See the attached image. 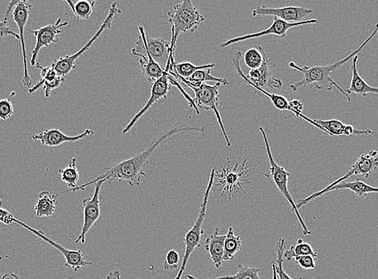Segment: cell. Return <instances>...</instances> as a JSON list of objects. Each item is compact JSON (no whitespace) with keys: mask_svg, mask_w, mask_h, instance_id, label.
<instances>
[{"mask_svg":"<svg viewBox=\"0 0 378 279\" xmlns=\"http://www.w3.org/2000/svg\"><path fill=\"white\" fill-rule=\"evenodd\" d=\"M14 114L13 105L10 99L0 100V118L7 120Z\"/></svg>","mask_w":378,"mask_h":279,"instance_id":"cell-35","label":"cell"},{"mask_svg":"<svg viewBox=\"0 0 378 279\" xmlns=\"http://www.w3.org/2000/svg\"><path fill=\"white\" fill-rule=\"evenodd\" d=\"M289 104L291 109L294 110L295 112L300 114H302L303 109H304V104L302 102H301V101L297 99H294L293 101H291V102H289Z\"/></svg>","mask_w":378,"mask_h":279,"instance_id":"cell-39","label":"cell"},{"mask_svg":"<svg viewBox=\"0 0 378 279\" xmlns=\"http://www.w3.org/2000/svg\"><path fill=\"white\" fill-rule=\"evenodd\" d=\"M121 12V10H119L117 8V3H113L111 8H109V14L107 18L105 19L103 25L100 27L98 31L95 33V35L91 38L90 41H88L87 44H85V45L81 48V49L78 52H76V54L65 57H60V59H56L54 62H52L51 66L54 69L56 74L61 76V78H65V76L68 75L71 71H73L76 68V61L78 60L85 52L90 49L91 45L94 44V42L96 41L100 36H101L102 33L105 30L111 28L114 17H116L117 14Z\"/></svg>","mask_w":378,"mask_h":279,"instance_id":"cell-8","label":"cell"},{"mask_svg":"<svg viewBox=\"0 0 378 279\" xmlns=\"http://www.w3.org/2000/svg\"><path fill=\"white\" fill-rule=\"evenodd\" d=\"M348 189L355 194L358 196H366L368 194H378V187H372L366 184L365 182H362L360 179H357L353 182H342L332 187H326L322 191L315 192L313 195L309 196L307 198L301 199L296 203V207L301 208V207L307 205L310 201L318 198V197L322 196L328 192L336 190Z\"/></svg>","mask_w":378,"mask_h":279,"instance_id":"cell-16","label":"cell"},{"mask_svg":"<svg viewBox=\"0 0 378 279\" xmlns=\"http://www.w3.org/2000/svg\"><path fill=\"white\" fill-rule=\"evenodd\" d=\"M186 277H187V278H188V279H199V278H197L193 277V276H190V274H187Z\"/></svg>","mask_w":378,"mask_h":279,"instance_id":"cell-45","label":"cell"},{"mask_svg":"<svg viewBox=\"0 0 378 279\" xmlns=\"http://www.w3.org/2000/svg\"><path fill=\"white\" fill-rule=\"evenodd\" d=\"M106 180H99L95 184L94 196L87 197L83 200L84 208V223L81 228V234L75 240V244L81 242L85 243L86 234L90 232L91 228L101 218V209H100L99 194L102 185L106 182Z\"/></svg>","mask_w":378,"mask_h":279,"instance_id":"cell-10","label":"cell"},{"mask_svg":"<svg viewBox=\"0 0 378 279\" xmlns=\"http://www.w3.org/2000/svg\"><path fill=\"white\" fill-rule=\"evenodd\" d=\"M7 36L15 37L17 39L20 40V36L14 32L8 26V21H0V37H6Z\"/></svg>","mask_w":378,"mask_h":279,"instance_id":"cell-38","label":"cell"},{"mask_svg":"<svg viewBox=\"0 0 378 279\" xmlns=\"http://www.w3.org/2000/svg\"><path fill=\"white\" fill-rule=\"evenodd\" d=\"M378 168V150L371 151L367 154H362L360 158L356 161L348 171L347 174L339 178L338 180L328 185V187H332L339 183H342L348 179L352 176L361 175L368 178L371 175V173L377 170Z\"/></svg>","mask_w":378,"mask_h":279,"instance_id":"cell-17","label":"cell"},{"mask_svg":"<svg viewBox=\"0 0 378 279\" xmlns=\"http://www.w3.org/2000/svg\"><path fill=\"white\" fill-rule=\"evenodd\" d=\"M171 65V63L170 61V63L165 70L164 75H162L160 79H158L156 83H153L151 97L149 100L147 101L145 107H143L140 112H138L136 114V116L132 119V121L129 123L127 126L123 130V134H125L130 132L133 127L138 123V120H140L143 115H145L148 110L151 109L153 105H154L156 102H159L160 100L167 99V96L169 93L171 85L169 73Z\"/></svg>","mask_w":378,"mask_h":279,"instance_id":"cell-11","label":"cell"},{"mask_svg":"<svg viewBox=\"0 0 378 279\" xmlns=\"http://www.w3.org/2000/svg\"><path fill=\"white\" fill-rule=\"evenodd\" d=\"M313 13L312 9L303 7H286L272 8L265 6H258L252 12V17L272 16L288 23H300Z\"/></svg>","mask_w":378,"mask_h":279,"instance_id":"cell-15","label":"cell"},{"mask_svg":"<svg viewBox=\"0 0 378 279\" xmlns=\"http://www.w3.org/2000/svg\"><path fill=\"white\" fill-rule=\"evenodd\" d=\"M4 258L10 259V260L12 259V258L7 256V255H3V256L0 257V261H2V260Z\"/></svg>","mask_w":378,"mask_h":279,"instance_id":"cell-44","label":"cell"},{"mask_svg":"<svg viewBox=\"0 0 378 279\" xmlns=\"http://www.w3.org/2000/svg\"><path fill=\"white\" fill-rule=\"evenodd\" d=\"M311 255L315 258H317V254L314 251V249L311 245L304 242L302 239H299L297 243L291 247L288 250H285L284 258L286 261H291V259L300 256H306Z\"/></svg>","mask_w":378,"mask_h":279,"instance_id":"cell-29","label":"cell"},{"mask_svg":"<svg viewBox=\"0 0 378 279\" xmlns=\"http://www.w3.org/2000/svg\"><path fill=\"white\" fill-rule=\"evenodd\" d=\"M17 218L14 216L10 211H8L6 209L0 208V223L11 225L12 223H15Z\"/></svg>","mask_w":378,"mask_h":279,"instance_id":"cell-37","label":"cell"},{"mask_svg":"<svg viewBox=\"0 0 378 279\" xmlns=\"http://www.w3.org/2000/svg\"><path fill=\"white\" fill-rule=\"evenodd\" d=\"M59 173L61 176V180L65 183L67 187H69V190L61 192V194H57V196L65 194V192H72L78 187V182L79 180L80 175L78 167H76V158H72L69 163L68 166L60 169Z\"/></svg>","mask_w":378,"mask_h":279,"instance_id":"cell-26","label":"cell"},{"mask_svg":"<svg viewBox=\"0 0 378 279\" xmlns=\"http://www.w3.org/2000/svg\"><path fill=\"white\" fill-rule=\"evenodd\" d=\"M167 16L171 25V50L175 54L176 41L181 33L195 32L204 21V18L191 0H184L177 4Z\"/></svg>","mask_w":378,"mask_h":279,"instance_id":"cell-3","label":"cell"},{"mask_svg":"<svg viewBox=\"0 0 378 279\" xmlns=\"http://www.w3.org/2000/svg\"><path fill=\"white\" fill-rule=\"evenodd\" d=\"M61 19L56 21L54 25H48L45 27L38 28L36 30H28L36 37V43L34 49L32 51L30 64L32 66L36 65V59L39 52L43 48L50 46L51 44L59 42V35L62 31L60 28L68 25V22L61 23Z\"/></svg>","mask_w":378,"mask_h":279,"instance_id":"cell-14","label":"cell"},{"mask_svg":"<svg viewBox=\"0 0 378 279\" xmlns=\"http://www.w3.org/2000/svg\"><path fill=\"white\" fill-rule=\"evenodd\" d=\"M296 264L304 269H314L315 268V258L311 255L295 258Z\"/></svg>","mask_w":378,"mask_h":279,"instance_id":"cell-36","label":"cell"},{"mask_svg":"<svg viewBox=\"0 0 378 279\" xmlns=\"http://www.w3.org/2000/svg\"><path fill=\"white\" fill-rule=\"evenodd\" d=\"M242 249V240L239 236L234 234L233 227H229L224 240L223 261H232L235 255Z\"/></svg>","mask_w":378,"mask_h":279,"instance_id":"cell-27","label":"cell"},{"mask_svg":"<svg viewBox=\"0 0 378 279\" xmlns=\"http://www.w3.org/2000/svg\"><path fill=\"white\" fill-rule=\"evenodd\" d=\"M182 86H188L193 90L195 97L193 99L194 103L199 108L207 110H213L218 120L220 127H221L223 136L226 138L228 147H231V143L227 136L226 129H224L221 114L219 113L218 94L219 88L221 84L216 83L214 85H209L207 83L200 84L198 86H193L188 83H183Z\"/></svg>","mask_w":378,"mask_h":279,"instance_id":"cell-7","label":"cell"},{"mask_svg":"<svg viewBox=\"0 0 378 279\" xmlns=\"http://www.w3.org/2000/svg\"><path fill=\"white\" fill-rule=\"evenodd\" d=\"M1 205H2V200H1V198H0V208H1Z\"/></svg>","mask_w":378,"mask_h":279,"instance_id":"cell-46","label":"cell"},{"mask_svg":"<svg viewBox=\"0 0 378 279\" xmlns=\"http://www.w3.org/2000/svg\"><path fill=\"white\" fill-rule=\"evenodd\" d=\"M1 279H22V278L19 277L16 273H8L4 274V276L2 277Z\"/></svg>","mask_w":378,"mask_h":279,"instance_id":"cell-42","label":"cell"},{"mask_svg":"<svg viewBox=\"0 0 378 279\" xmlns=\"http://www.w3.org/2000/svg\"><path fill=\"white\" fill-rule=\"evenodd\" d=\"M276 251L277 258L275 262H273L274 264L275 271L277 273V277L280 279H291L284 271V267H282V263H284V254L285 252V239L280 238L277 240L276 243Z\"/></svg>","mask_w":378,"mask_h":279,"instance_id":"cell-33","label":"cell"},{"mask_svg":"<svg viewBox=\"0 0 378 279\" xmlns=\"http://www.w3.org/2000/svg\"><path fill=\"white\" fill-rule=\"evenodd\" d=\"M215 171L216 168H213L211 172V175L209 177V181L207 190H205L204 199L202 205H200V213L198 218L193 225V227L191 229L188 233L185 235L184 242L185 244V253L183 258V262H182L180 271L175 279H181L183 276V273L185 271L187 264H188L191 254H193L196 248L200 247L202 245V235L204 234V230L202 229V224L204 223L205 216H207V205L209 198L210 191L212 190L215 178Z\"/></svg>","mask_w":378,"mask_h":279,"instance_id":"cell-5","label":"cell"},{"mask_svg":"<svg viewBox=\"0 0 378 279\" xmlns=\"http://www.w3.org/2000/svg\"><path fill=\"white\" fill-rule=\"evenodd\" d=\"M146 47L152 59L159 65L162 70L169 65L171 57L174 56L171 50V41H167L162 38L146 37Z\"/></svg>","mask_w":378,"mask_h":279,"instance_id":"cell-19","label":"cell"},{"mask_svg":"<svg viewBox=\"0 0 378 279\" xmlns=\"http://www.w3.org/2000/svg\"><path fill=\"white\" fill-rule=\"evenodd\" d=\"M57 195H51L48 191L41 192L36 202L35 211L38 218H50L54 214L59 205Z\"/></svg>","mask_w":378,"mask_h":279,"instance_id":"cell-24","label":"cell"},{"mask_svg":"<svg viewBox=\"0 0 378 279\" xmlns=\"http://www.w3.org/2000/svg\"><path fill=\"white\" fill-rule=\"evenodd\" d=\"M320 127L323 129L324 132H326L329 136H370L373 132L371 130H365V131H358L354 128L352 125L344 124L342 121L337 119L333 120H314Z\"/></svg>","mask_w":378,"mask_h":279,"instance_id":"cell-20","label":"cell"},{"mask_svg":"<svg viewBox=\"0 0 378 279\" xmlns=\"http://www.w3.org/2000/svg\"><path fill=\"white\" fill-rule=\"evenodd\" d=\"M18 225L23 226V228L28 229L33 234L37 236L38 238L45 240L47 243L52 245V247L59 249L65 258V267L72 268L74 272L80 271V269L84 267L91 266L93 264L92 262L87 261L85 258L84 254L81 252V250H70L62 247L61 245L56 243L54 240L49 238L45 236L44 232L41 230H36L32 229L30 226L21 223V221L16 219L15 223Z\"/></svg>","mask_w":378,"mask_h":279,"instance_id":"cell-9","label":"cell"},{"mask_svg":"<svg viewBox=\"0 0 378 279\" xmlns=\"http://www.w3.org/2000/svg\"><path fill=\"white\" fill-rule=\"evenodd\" d=\"M36 65L38 69L41 70V79L28 92L30 94L34 93L38 89L42 87L44 90L45 97L49 98L52 91L59 88L61 83L65 81V79L57 75L52 66L43 67L39 63Z\"/></svg>","mask_w":378,"mask_h":279,"instance_id":"cell-21","label":"cell"},{"mask_svg":"<svg viewBox=\"0 0 378 279\" xmlns=\"http://www.w3.org/2000/svg\"><path fill=\"white\" fill-rule=\"evenodd\" d=\"M357 61L358 56H355L352 59V80L350 83V87H349L346 92L349 95L350 94H357L362 96V97H366L367 94H378V88L372 87L368 85L365 81L363 80L360 74L357 71Z\"/></svg>","mask_w":378,"mask_h":279,"instance_id":"cell-23","label":"cell"},{"mask_svg":"<svg viewBox=\"0 0 378 279\" xmlns=\"http://www.w3.org/2000/svg\"><path fill=\"white\" fill-rule=\"evenodd\" d=\"M70 6L74 15L78 20H89L92 15L95 1H85V0H80L76 3L73 1H66Z\"/></svg>","mask_w":378,"mask_h":279,"instance_id":"cell-30","label":"cell"},{"mask_svg":"<svg viewBox=\"0 0 378 279\" xmlns=\"http://www.w3.org/2000/svg\"><path fill=\"white\" fill-rule=\"evenodd\" d=\"M260 131L262 134L263 141H264L268 160H269L270 163L271 175L269 177L271 176L273 178V180H274L277 189H279L281 194L285 197V199L289 202L291 209H293V213H295L296 216H297L299 223L300 225L302 226L303 235L309 236L312 233L310 232L308 226L306 225L302 216H301L300 214L297 207H296V204L294 202L293 196H291L288 190V178L290 173L286 171L284 167H281L277 165L274 157H273L269 141H268L264 128L262 127H260Z\"/></svg>","mask_w":378,"mask_h":279,"instance_id":"cell-6","label":"cell"},{"mask_svg":"<svg viewBox=\"0 0 378 279\" xmlns=\"http://www.w3.org/2000/svg\"><path fill=\"white\" fill-rule=\"evenodd\" d=\"M92 130L86 129L85 131L78 136H69L62 133L59 129L54 128L47 130L40 134H33L32 138L33 141H39L43 145L48 147H59L65 143H75L81 141L85 137L93 134Z\"/></svg>","mask_w":378,"mask_h":279,"instance_id":"cell-18","label":"cell"},{"mask_svg":"<svg viewBox=\"0 0 378 279\" xmlns=\"http://www.w3.org/2000/svg\"><path fill=\"white\" fill-rule=\"evenodd\" d=\"M262 52L263 55V62L260 68L251 70L248 76L243 74L240 66V60L242 59V52H238L233 56L232 61L239 76L243 79L244 83L250 85L253 87L270 89H281L282 87V81L280 79L275 78L272 74L271 69L275 65L270 67L269 60L266 56L264 48L262 47Z\"/></svg>","mask_w":378,"mask_h":279,"instance_id":"cell-4","label":"cell"},{"mask_svg":"<svg viewBox=\"0 0 378 279\" xmlns=\"http://www.w3.org/2000/svg\"><path fill=\"white\" fill-rule=\"evenodd\" d=\"M180 261V254L175 249L169 250L166 255L165 261L164 262V268L165 271H174L179 268Z\"/></svg>","mask_w":378,"mask_h":279,"instance_id":"cell-34","label":"cell"},{"mask_svg":"<svg viewBox=\"0 0 378 279\" xmlns=\"http://www.w3.org/2000/svg\"><path fill=\"white\" fill-rule=\"evenodd\" d=\"M317 23V20H315V19H313V20L304 21L300 23H288L280 20V19H277V17H274V21H273L272 25L270 26V28H268L267 30L260 32L252 33V34L233 38V39L229 40L228 41L223 43V44L221 45V47L227 48L228 46L236 44V43L238 42L255 39V38L268 35H275L282 38H285L286 37V32H288V31L291 30V28L306 25H313V23Z\"/></svg>","mask_w":378,"mask_h":279,"instance_id":"cell-13","label":"cell"},{"mask_svg":"<svg viewBox=\"0 0 378 279\" xmlns=\"http://www.w3.org/2000/svg\"><path fill=\"white\" fill-rule=\"evenodd\" d=\"M262 47L261 45H255L251 48L246 52L244 55V61L249 68L255 70L260 68L263 62V55L262 52Z\"/></svg>","mask_w":378,"mask_h":279,"instance_id":"cell-31","label":"cell"},{"mask_svg":"<svg viewBox=\"0 0 378 279\" xmlns=\"http://www.w3.org/2000/svg\"><path fill=\"white\" fill-rule=\"evenodd\" d=\"M260 272V268L243 266V265L239 264L238 266V272L234 276L209 279H261Z\"/></svg>","mask_w":378,"mask_h":279,"instance_id":"cell-32","label":"cell"},{"mask_svg":"<svg viewBox=\"0 0 378 279\" xmlns=\"http://www.w3.org/2000/svg\"><path fill=\"white\" fill-rule=\"evenodd\" d=\"M107 279H121V273L118 269L109 273L107 277Z\"/></svg>","mask_w":378,"mask_h":279,"instance_id":"cell-41","label":"cell"},{"mask_svg":"<svg viewBox=\"0 0 378 279\" xmlns=\"http://www.w3.org/2000/svg\"><path fill=\"white\" fill-rule=\"evenodd\" d=\"M378 32V23H377L375 30L372 32V34L368 37L366 41L362 43V45L358 48L357 50L352 52L350 55H348L346 59H342V61L336 62V63L329 65H317V66H303L301 67L298 65H296L295 62H290L289 66L291 69L297 70L304 74V78L302 80L297 81L290 85V89L296 92L300 88H306L310 85H313L315 88L317 90L326 89V90H331L334 86L335 88H337L339 92L346 96V98L350 102V98H349L348 94L346 92V90H344L341 86H339L336 81L332 79V74L334 71H336L339 68H341L342 66L346 65L349 60L353 59L354 56H357L359 52H360L366 46L368 42H370L373 37L377 35Z\"/></svg>","mask_w":378,"mask_h":279,"instance_id":"cell-2","label":"cell"},{"mask_svg":"<svg viewBox=\"0 0 378 279\" xmlns=\"http://www.w3.org/2000/svg\"><path fill=\"white\" fill-rule=\"evenodd\" d=\"M32 10V6L27 1H20L18 6L16 7L15 10L12 12L13 20L17 23L19 28V36H20V42L21 44V50L23 54V78L22 83L25 87H30L33 81L30 79V74H28V64H27V50L25 39V28L30 18Z\"/></svg>","mask_w":378,"mask_h":279,"instance_id":"cell-12","label":"cell"},{"mask_svg":"<svg viewBox=\"0 0 378 279\" xmlns=\"http://www.w3.org/2000/svg\"><path fill=\"white\" fill-rule=\"evenodd\" d=\"M214 63L204 65H195L191 62H183V63H177V62H174V65H172V69L175 73L181 76L185 79H189L191 76H193L196 72L202 70L209 69L211 70L215 67Z\"/></svg>","mask_w":378,"mask_h":279,"instance_id":"cell-28","label":"cell"},{"mask_svg":"<svg viewBox=\"0 0 378 279\" xmlns=\"http://www.w3.org/2000/svg\"><path fill=\"white\" fill-rule=\"evenodd\" d=\"M189 132H196L204 134L205 129L204 127L189 126V125L184 123H176L170 129L167 130L165 133H162L155 141H153L146 150L138 154L136 156L129 158V160L118 163V165H114L112 167L107 168L106 172L103 173L101 176H98L96 179L86 183L85 185L78 186L72 192H75L79 190H84L85 187L96 184L98 181L101 180H109V182L114 180H124L127 181L128 184L132 187L140 186L142 177H146L143 168L148 165L150 157L156 150L157 147H159L162 143H164L166 139L175 136V134Z\"/></svg>","mask_w":378,"mask_h":279,"instance_id":"cell-1","label":"cell"},{"mask_svg":"<svg viewBox=\"0 0 378 279\" xmlns=\"http://www.w3.org/2000/svg\"><path fill=\"white\" fill-rule=\"evenodd\" d=\"M19 2L20 1H12L9 3L7 8V11H6V17H4L3 21H8V16L10 15V14L12 13L14 10H15V8L18 6Z\"/></svg>","mask_w":378,"mask_h":279,"instance_id":"cell-40","label":"cell"},{"mask_svg":"<svg viewBox=\"0 0 378 279\" xmlns=\"http://www.w3.org/2000/svg\"><path fill=\"white\" fill-rule=\"evenodd\" d=\"M219 229H215L204 242V248L209 254L213 263L216 268L222 267L224 256V245L227 235H219Z\"/></svg>","mask_w":378,"mask_h":279,"instance_id":"cell-22","label":"cell"},{"mask_svg":"<svg viewBox=\"0 0 378 279\" xmlns=\"http://www.w3.org/2000/svg\"><path fill=\"white\" fill-rule=\"evenodd\" d=\"M147 56H138L137 59H138V61H140L143 75L149 83H154L164 75L165 70H162L159 65L156 63L147 50Z\"/></svg>","mask_w":378,"mask_h":279,"instance_id":"cell-25","label":"cell"},{"mask_svg":"<svg viewBox=\"0 0 378 279\" xmlns=\"http://www.w3.org/2000/svg\"><path fill=\"white\" fill-rule=\"evenodd\" d=\"M272 269H273L272 279H277V273H276V271H275V268L274 264H273V263H272Z\"/></svg>","mask_w":378,"mask_h":279,"instance_id":"cell-43","label":"cell"}]
</instances>
